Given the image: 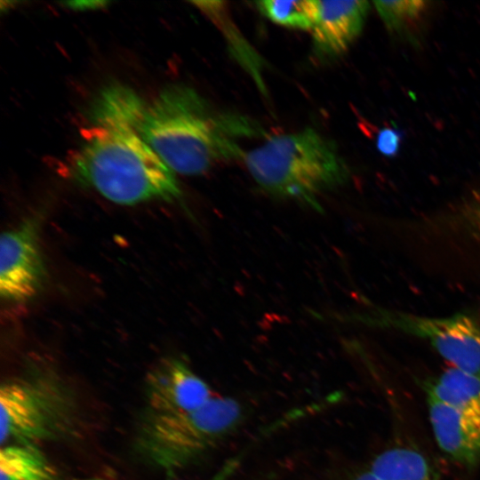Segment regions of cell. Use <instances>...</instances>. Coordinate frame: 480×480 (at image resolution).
<instances>
[{
    "label": "cell",
    "mask_w": 480,
    "mask_h": 480,
    "mask_svg": "<svg viewBox=\"0 0 480 480\" xmlns=\"http://www.w3.org/2000/svg\"><path fill=\"white\" fill-rule=\"evenodd\" d=\"M138 132L172 171L194 176L243 158L236 140L257 130L244 116L218 111L193 88L176 84L147 106Z\"/></svg>",
    "instance_id": "1"
},
{
    "label": "cell",
    "mask_w": 480,
    "mask_h": 480,
    "mask_svg": "<svg viewBox=\"0 0 480 480\" xmlns=\"http://www.w3.org/2000/svg\"><path fill=\"white\" fill-rule=\"evenodd\" d=\"M69 169L78 182L118 204L173 202L181 196L172 171L130 126L92 124L85 129Z\"/></svg>",
    "instance_id": "2"
},
{
    "label": "cell",
    "mask_w": 480,
    "mask_h": 480,
    "mask_svg": "<svg viewBox=\"0 0 480 480\" xmlns=\"http://www.w3.org/2000/svg\"><path fill=\"white\" fill-rule=\"evenodd\" d=\"M243 160L263 191L318 211L319 196L349 176L335 144L313 128L270 136L244 152Z\"/></svg>",
    "instance_id": "3"
},
{
    "label": "cell",
    "mask_w": 480,
    "mask_h": 480,
    "mask_svg": "<svg viewBox=\"0 0 480 480\" xmlns=\"http://www.w3.org/2000/svg\"><path fill=\"white\" fill-rule=\"evenodd\" d=\"M241 404L213 396L202 407L186 412L143 416L135 438L138 452L150 465L172 472L197 460L241 424Z\"/></svg>",
    "instance_id": "4"
},
{
    "label": "cell",
    "mask_w": 480,
    "mask_h": 480,
    "mask_svg": "<svg viewBox=\"0 0 480 480\" xmlns=\"http://www.w3.org/2000/svg\"><path fill=\"white\" fill-rule=\"evenodd\" d=\"M71 397L44 378L15 379L0 388L2 445L34 444L56 438L71 426Z\"/></svg>",
    "instance_id": "5"
},
{
    "label": "cell",
    "mask_w": 480,
    "mask_h": 480,
    "mask_svg": "<svg viewBox=\"0 0 480 480\" xmlns=\"http://www.w3.org/2000/svg\"><path fill=\"white\" fill-rule=\"evenodd\" d=\"M363 319L422 339L452 367L480 376V322L468 314L432 317L377 308Z\"/></svg>",
    "instance_id": "6"
},
{
    "label": "cell",
    "mask_w": 480,
    "mask_h": 480,
    "mask_svg": "<svg viewBox=\"0 0 480 480\" xmlns=\"http://www.w3.org/2000/svg\"><path fill=\"white\" fill-rule=\"evenodd\" d=\"M39 221L28 219L3 233L0 247V293L10 302L36 296L46 278L38 243Z\"/></svg>",
    "instance_id": "7"
},
{
    "label": "cell",
    "mask_w": 480,
    "mask_h": 480,
    "mask_svg": "<svg viewBox=\"0 0 480 480\" xmlns=\"http://www.w3.org/2000/svg\"><path fill=\"white\" fill-rule=\"evenodd\" d=\"M145 396L148 411L156 414L194 411L213 397L208 384L175 357H164L148 371Z\"/></svg>",
    "instance_id": "8"
},
{
    "label": "cell",
    "mask_w": 480,
    "mask_h": 480,
    "mask_svg": "<svg viewBox=\"0 0 480 480\" xmlns=\"http://www.w3.org/2000/svg\"><path fill=\"white\" fill-rule=\"evenodd\" d=\"M316 22L312 28L313 52L320 60L341 56L360 35L370 3L364 0L318 1Z\"/></svg>",
    "instance_id": "9"
},
{
    "label": "cell",
    "mask_w": 480,
    "mask_h": 480,
    "mask_svg": "<svg viewBox=\"0 0 480 480\" xmlns=\"http://www.w3.org/2000/svg\"><path fill=\"white\" fill-rule=\"evenodd\" d=\"M431 428L439 448L455 462L473 467L480 462V420L425 390Z\"/></svg>",
    "instance_id": "10"
},
{
    "label": "cell",
    "mask_w": 480,
    "mask_h": 480,
    "mask_svg": "<svg viewBox=\"0 0 480 480\" xmlns=\"http://www.w3.org/2000/svg\"><path fill=\"white\" fill-rule=\"evenodd\" d=\"M147 106L130 88L112 84L102 90L91 108L92 124L125 125L138 132Z\"/></svg>",
    "instance_id": "11"
},
{
    "label": "cell",
    "mask_w": 480,
    "mask_h": 480,
    "mask_svg": "<svg viewBox=\"0 0 480 480\" xmlns=\"http://www.w3.org/2000/svg\"><path fill=\"white\" fill-rule=\"evenodd\" d=\"M447 404L480 420V376L450 366L424 384Z\"/></svg>",
    "instance_id": "12"
},
{
    "label": "cell",
    "mask_w": 480,
    "mask_h": 480,
    "mask_svg": "<svg viewBox=\"0 0 480 480\" xmlns=\"http://www.w3.org/2000/svg\"><path fill=\"white\" fill-rule=\"evenodd\" d=\"M368 469L380 480H436L428 459L420 451L404 445L381 452Z\"/></svg>",
    "instance_id": "13"
},
{
    "label": "cell",
    "mask_w": 480,
    "mask_h": 480,
    "mask_svg": "<svg viewBox=\"0 0 480 480\" xmlns=\"http://www.w3.org/2000/svg\"><path fill=\"white\" fill-rule=\"evenodd\" d=\"M56 473L34 444H6L0 451V480H55Z\"/></svg>",
    "instance_id": "14"
},
{
    "label": "cell",
    "mask_w": 480,
    "mask_h": 480,
    "mask_svg": "<svg viewBox=\"0 0 480 480\" xmlns=\"http://www.w3.org/2000/svg\"><path fill=\"white\" fill-rule=\"evenodd\" d=\"M260 12L278 25L312 30L319 10L317 0H264L256 3Z\"/></svg>",
    "instance_id": "15"
},
{
    "label": "cell",
    "mask_w": 480,
    "mask_h": 480,
    "mask_svg": "<svg viewBox=\"0 0 480 480\" xmlns=\"http://www.w3.org/2000/svg\"><path fill=\"white\" fill-rule=\"evenodd\" d=\"M374 7L388 30L405 34L422 19L428 2L420 0L374 1Z\"/></svg>",
    "instance_id": "16"
},
{
    "label": "cell",
    "mask_w": 480,
    "mask_h": 480,
    "mask_svg": "<svg viewBox=\"0 0 480 480\" xmlns=\"http://www.w3.org/2000/svg\"><path fill=\"white\" fill-rule=\"evenodd\" d=\"M400 144V135L390 128L380 132L377 137V148L383 155L391 156L396 154Z\"/></svg>",
    "instance_id": "17"
},
{
    "label": "cell",
    "mask_w": 480,
    "mask_h": 480,
    "mask_svg": "<svg viewBox=\"0 0 480 480\" xmlns=\"http://www.w3.org/2000/svg\"><path fill=\"white\" fill-rule=\"evenodd\" d=\"M240 464V459L238 456L228 460L212 477L207 480H228L230 476L235 473L238 465Z\"/></svg>",
    "instance_id": "18"
},
{
    "label": "cell",
    "mask_w": 480,
    "mask_h": 480,
    "mask_svg": "<svg viewBox=\"0 0 480 480\" xmlns=\"http://www.w3.org/2000/svg\"><path fill=\"white\" fill-rule=\"evenodd\" d=\"M106 2H98V1H86V2H70L68 3V4L70 6V8H76V9H92L94 7H99L100 4H106Z\"/></svg>",
    "instance_id": "19"
},
{
    "label": "cell",
    "mask_w": 480,
    "mask_h": 480,
    "mask_svg": "<svg viewBox=\"0 0 480 480\" xmlns=\"http://www.w3.org/2000/svg\"><path fill=\"white\" fill-rule=\"evenodd\" d=\"M472 221L476 226L477 230L480 232V194L476 201V204L473 208Z\"/></svg>",
    "instance_id": "20"
},
{
    "label": "cell",
    "mask_w": 480,
    "mask_h": 480,
    "mask_svg": "<svg viewBox=\"0 0 480 480\" xmlns=\"http://www.w3.org/2000/svg\"><path fill=\"white\" fill-rule=\"evenodd\" d=\"M350 480H380V479L376 477L372 473L369 471L368 468H366L365 470L357 473Z\"/></svg>",
    "instance_id": "21"
},
{
    "label": "cell",
    "mask_w": 480,
    "mask_h": 480,
    "mask_svg": "<svg viewBox=\"0 0 480 480\" xmlns=\"http://www.w3.org/2000/svg\"><path fill=\"white\" fill-rule=\"evenodd\" d=\"M89 480H103V479L93 478V479H89Z\"/></svg>",
    "instance_id": "22"
}]
</instances>
